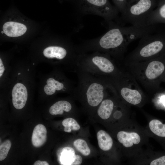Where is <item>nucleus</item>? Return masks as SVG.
Masks as SVG:
<instances>
[{"instance_id":"nucleus-1","label":"nucleus","mask_w":165,"mask_h":165,"mask_svg":"<svg viewBox=\"0 0 165 165\" xmlns=\"http://www.w3.org/2000/svg\"><path fill=\"white\" fill-rule=\"evenodd\" d=\"M129 72L146 90L156 93L165 73V57L138 62H124Z\"/></svg>"},{"instance_id":"nucleus-26","label":"nucleus","mask_w":165,"mask_h":165,"mask_svg":"<svg viewBox=\"0 0 165 165\" xmlns=\"http://www.w3.org/2000/svg\"><path fill=\"white\" fill-rule=\"evenodd\" d=\"M82 157L79 155L75 156V160L73 163L72 165H80L82 162Z\"/></svg>"},{"instance_id":"nucleus-21","label":"nucleus","mask_w":165,"mask_h":165,"mask_svg":"<svg viewBox=\"0 0 165 165\" xmlns=\"http://www.w3.org/2000/svg\"><path fill=\"white\" fill-rule=\"evenodd\" d=\"M62 124L64 127V130L65 132L70 133L71 130H77L80 128L79 124L74 119L68 118L64 119Z\"/></svg>"},{"instance_id":"nucleus-5","label":"nucleus","mask_w":165,"mask_h":165,"mask_svg":"<svg viewBox=\"0 0 165 165\" xmlns=\"http://www.w3.org/2000/svg\"><path fill=\"white\" fill-rule=\"evenodd\" d=\"M109 56L96 54L78 58V68L98 76L115 77L121 75L124 70L118 67Z\"/></svg>"},{"instance_id":"nucleus-3","label":"nucleus","mask_w":165,"mask_h":165,"mask_svg":"<svg viewBox=\"0 0 165 165\" xmlns=\"http://www.w3.org/2000/svg\"><path fill=\"white\" fill-rule=\"evenodd\" d=\"M136 38L134 31L130 27L113 28L100 38L98 48L121 61L123 58L128 45Z\"/></svg>"},{"instance_id":"nucleus-16","label":"nucleus","mask_w":165,"mask_h":165,"mask_svg":"<svg viewBox=\"0 0 165 165\" xmlns=\"http://www.w3.org/2000/svg\"><path fill=\"white\" fill-rule=\"evenodd\" d=\"M72 108L70 103L65 100H60L54 104L50 108L49 112L53 115H61L64 111L69 112Z\"/></svg>"},{"instance_id":"nucleus-12","label":"nucleus","mask_w":165,"mask_h":165,"mask_svg":"<svg viewBox=\"0 0 165 165\" xmlns=\"http://www.w3.org/2000/svg\"><path fill=\"white\" fill-rule=\"evenodd\" d=\"M47 130L45 127L42 124L37 125L34 128L31 141L35 147H39L46 142L47 138Z\"/></svg>"},{"instance_id":"nucleus-10","label":"nucleus","mask_w":165,"mask_h":165,"mask_svg":"<svg viewBox=\"0 0 165 165\" xmlns=\"http://www.w3.org/2000/svg\"><path fill=\"white\" fill-rule=\"evenodd\" d=\"M27 29L26 26L24 24L13 21L6 22L3 26L4 33L10 37L20 36L25 33Z\"/></svg>"},{"instance_id":"nucleus-13","label":"nucleus","mask_w":165,"mask_h":165,"mask_svg":"<svg viewBox=\"0 0 165 165\" xmlns=\"http://www.w3.org/2000/svg\"><path fill=\"white\" fill-rule=\"evenodd\" d=\"M115 106V102L112 99H104L100 104L97 110V114L102 119H107L110 117Z\"/></svg>"},{"instance_id":"nucleus-11","label":"nucleus","mask_w":165,"mask_h":165,"mask_svg":"<svg viewBox=\"0 0 165 165\" xmlns=\"http://www.w3.org/2000/svg\"><path fill=\"white\" fill-rule=\"evenodd\" d=\"M165 24V2L158 6L148 16L147 25Z\"/></svg>"},{"instance_id":"nucleus-18","label":"nucleus","mask_w":165,"mask_h":165,"mask_svg":"<svg viewBox=\"0 0 165 165\" xmlns=\"http://www.w3.org/2000/svg\"><path fill=\"white\" fill-rule=\"evenodd\" d=\"M75 154L74 149L70 147H65L62 149L60 157L62 165H72L74 161Z\"/></svg>"},{"instance_id":"nucleus-4","label":"nucleus","mask_w":165,"mask_h":165,"mask_svg":"<svg viewBox=\"0 0 165 165\" xmlns=\"http://www.w3.org/2000/svg\"><path fill=\"white\" fill-rule=\"evenodd\" d=\"M165 57V32L145 35L137 46L126 57L125 62H138Z\"/></svg>"},{"instance_id":"nucleus-15","label":"nucleus","mask_w":165,"mask_h":165,"mask_svg":"<svg viewBox=\"0 0 165 165\" xmlns=\"http://www.w3.org/2000/svg\"><path fill=\"white\" fill-rule=\"evenodd\" d=\"M97 135L99 148L104 151L110 150L112 147L113 143L110 136L102 130L99 131Z\"/></svg>"},{"instance_id":"nucleus-7","label":"nucleus","mask_w":165,"mask_h":165,"mask_svg":"<svg viewBox=\"0 0 165 165\" xmlns=\"http://www.w3.org/2000/svg\"><path fill=\"white\" fill-rule=\"evenodd\" d=\"M156 0H133L129 2L122 15L125 22L132 26L144 27L147 19L155 8Z\"/></svg>"},{"instance_id":"nucleus-22","label":"nucleus","mask_w":165,"mask_h":165,"mask_svg":"<svg viewBox=\"0 0 165 165\" xmlns=\"http://www.w3.org/2000/svg\"><path fill=\"white\" fill-rule=\"evenodd\" d=\"M11 146L10 141L7 140L1 144L0 146V161L4 160L6 157Z\"/></svg>"},{"instance_id":"nucleus-14","label":"nucleus","mask_w":165,"mask_h":165,"mask_svg":"<svg viewBox=\"0 0 165 165\" xmlns=\"http://www.w3.org/2000/svg\"><path fill=\"white\" fill-rule=\"evenodd\" d=\"M43 53L47 58H55L61 60L65 57L67 52L66 50L62 47L53 46L45 48L43 51Z\"/></svg>"},{"instance_id":"nucleus-2","label":"nucleus","mask_w":165,"mask_h":165,"mask_svg":"<svg viewBox=\"0 0 165 165\" xmlns=\"http://www.w3.org/2000/svg\"><path fill=\"white\" fill-rule=\"evenodd\" d=\"M76 73L78 83L74 92L86 99L88 105L92 107L99 105L107 92L114 89L107 77L96 76L79 68Z\"/></svg>"},{"instance_id":"nucleus-8","label":"nucleus","mask_w":165,"mask_h":165,"mask_svg":"<svg viewBox=\"0 0 165 165\" xmlns=\"http://www.w3.org/2000/svg\"><path fill=\"white\" fill-rule=\"evenodd\" d=\"M12 95L14 107L17 109L23 108L28 98V92L26 87L21 83H16L13 89Z\"/></svg>"},{"instance_id":"nucleus-29","label":"nucleus","mask_w":165,"mask_h":165,"mask_svg":"<svg viewBox=\"0 0 165 165\" xmlns=\"http://www.w3.org/2000/svg\"><path fill=\"white\" fill-rule=\"evenodd\" d=\"M162 82H165V73L162 78Z\"/></svg>"},{"instance_id":"nucleus-24","label":"nucleus","mask_w":165,"mask_h":165,"mask_svg":"<svg viewBox=\"0 0 165 165\" xmlns=\"http://www.w3.org/2000/svg\"><path fill=\"white\" fill-rule=\"evenodd\" d=\"M151 165H165V156L156 159L151 161Z\"/></svg>"},{"instance_id":"nucleus-27","label":"nucleus","mask_w":165,"mask_h":165,"mask_svg":"<svg viewBox=\"0 0 165 165\" xmlns=\"http://www.w3.org/2000/svg\"><path fill=\"white\" fill-rule=\"evenodd\" d=\"M34 165H49L48 163L46 161H41L37 160L35 161L33 164Z\"/></svg>"},{"instance_id":"nucleus-9","label":"nucleus","mask_w":165,"mask_h":165,"mask_svg":"<svg viewBox=\"0 0 165 165\" xmlns=\"http://www.w3.org/2000/svg\"><path fill=\"white\" fill-rule=\"evenodd\" d=\"M117 138L119 142L126 148L138 145L141 141L139 134L134 132L120 131L117 133Z\"/></svg>"},{"instance_id":"nucleus-30","label":"nucleus","mask_w":165,"mask_h":165,"mask_svg":"<svg viewBox=\"0 0 165 165\" xmlns=\"http://www.w3.org/2000/svg\"><path fill=\"white\" fill-rule=\"evenodd\" d=\"M1 33H2V34H3L4 32V31H1Z\"/></svg>"},{"instance_id":"nucleus-23","label":"nucleus","mask_w":165,"mask_h":165,"mask_svg":"<svg viewBox=\"0 0 165 165\" xmlns=\"http://www.w3.org/2000/svg\"><path fill=\"white\" fill-rule=\"evenodd\" d=\"M117 6L122 13H124L128 3L130 0H114Z\"/></svg>"},{"instance_id":"nucleus-17","label":"nucleus","mask_w":165,"mask_h":165,"mask_svg":"<svg viewBox=\"0 0 165 165\" xmlns=\"http://www.w3.org/2000/svg\"><path fill=\"white\" fill-rule=\"evenodd\" d=\"M90 5L103 8L111 19L115 17L117 12L110 4L108 0H84Z\"/></svg>"},{"instance_id":"nucleus-19","label":"nucleus","mask_w":165,"mask_h":165,"mask_svg":"<svg viewBox=\"0 0 165 165\" xmlns=\"http://www.w3.org/2000/svg\"><path fill=\"white\" fill-rule=\"evenodd\" d=\"M150 130L156 135L165 138V124L157 119L151 120L149 123Z\"/></svg>"},{"instance_id":"nucleus-31","label":"nucleus","mask_w":165,"mask_h":165,"mask_svg":"<svg viewBox=\"0 0 165 165\" xmlns=\"http://www.w3.org/2000/svg\"><path fill=\"white\" fill-rule=\"evenodd\" d=\"M20 74V73H18V75H19Z\"/></svg>"},{"instance_id":"nucleus-32","label":"nucleus","mask_w":165,"mask_h":165,"mask_svg":"<svg viewBox=\"0 0 165 165\" xmlns=\"http://www.w3.org/2000/svg\"><path fill=\"white\" fill-rule=\"evenodd\" d=\"M132 0H130L131 1H132Z\"/></svg>"},{"instance_id":"nucleus-28","label":"nucleus","mask_w":165,"mask_h":165,"mask_svg":"<svg viewBox=\"0 0 165 165\" xmlns=\"http://www.w3.org/2000/svg\"><path fill=\"white\" fill-rule=\"evenodd\" d=\"M5 70V68L1 58L0 59V77H1Z\"/></svg>"},{"instance_id":"nucleus-20","label":"nucleus","mask_w":165,"mask_h":165,"mask_svg":"<svg viewBox=\"0 0 165 165\" xmlns=\"http://www.w3.org/2000/svg\"><path fill=\"white\" fill-rule=\"evenodd\" d=\"M73 145L76 149L82 155L88 156L90 153V151L86 142L84 140L78 139L75 140Z\"/></svg>"},{"instance_id":"nucleus-25","label":"nucleus","mask_w":165,"mask_h":165,"mask_svg":"<svg viewBox=\"0 0 165 165\" xmlns=\"http://www.w3.org/2000/svg\"><path fill=\"white\" fill-rule=\"evenodd\" d=\"M44 90L45 93L48 95L53 94L57 91L53 86L47 84L44 86Z\"/></svg>"},{"instance_id":"nucleus-6","label":"nucleus","mask_w":165,"mask_h":165,"mask_svg":"<svg viewBox=\"0 0 165 165\" xmlns=\"http://www.w3.org/2000/svg\"><path fill=\"white\" fill-rule=\"evenodd\" d=\"M108 78L117 95L130 104L140 105L144 101L145 95L135 79L125 70L120 76Z\"/></svg>"}]
</instances>
